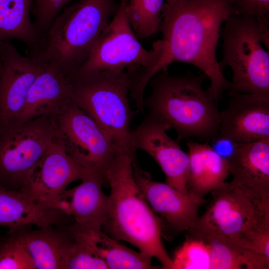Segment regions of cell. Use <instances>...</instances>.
I'll return each instance as SVG.
<instances>
[{
  "label": "cell",
  "instance_id": "cell-2",
  "mask_svg": "<svg viewBox=\"0 0 269 269\" xmlns=\"http://www.w3.org/2000/svg\"><path fill=\"white\" fill-rule=\"evenodd\" d=\"M136 152L119 151L105 172L110 188L102 230L111 237L132 245L163 269H173L172 259L162 241L161 221L151 209L134 175Z\"/></svg>",
  "mask_w": 269,
  "mask_h": 269
},
{
  "label": "cell",
  "instance_id": "cell-23",
  "mask_svg": "<svg viewBox=\"0 0 269 269\" xmlns=\"http://www.w3.org/2000/svg\"><path fill=\"white\" fill-rule=\"evenodd\" d=\"M93 253L106 264L108 269H156L152 259L139 251L128 248L101 230H82L73 228Z\"/></svg>",
  "mask_w": 269,
  "mask_h": 269
},
{
  "label": "cell",
  "instance_id": "cell-11",
  "mask_svg": "<svg viewBox=\"0 0 269 269\" xmlns=\"http://www.w3.org/2000/svg\"><path fill=\"white\" fill-rule=\"evenodd\" d=\"M45 63L36 55L21 54L0 42V128L19 123L30 88Z\"/></svg>",
  "mask_w": 269,
  "mask_h": 269
},
{
  "label": "cell",
  "instance_id": "cell-4",
  "mask_svg": "<svg viewBox=\"0 0 269 269\" xmlns=\"http://www.w3.org/2000/svg\"><path fill=\"white\" fill-rule=\"evenodd\" d=\"M115 0H77L56 17L38 49L31 53L66 76L75 74L88 58L115 13Z\"/></svg>",
  "mask_w": 269,
  "mask_h": 269
},
{
  "label": "cell",
  "instance_id": "cell-15",
  "mask_svg": "<svg viewBox=\"0 0 269 269\" xmlns=\"http://www.w3.org/2000/svg\"><path fill=\"white\" fill-rule=\"evenodd\" d=\"M87 174L67 153L56 135L21 191L49 206L69 184Z\"/></svg>",
  "mask_w": 269,
  "mask_h": 269
},
{
  "label": "cell",
  "instance_id": "cell-10",
  "mask_svg": "<svg viewBox=\"0 0 269 269\" xmlns=\"http://www.w3.org/2000/svg\"><path fill=\"white\" fill-rule=\"evenodd\" d=\"M54 121L56 137L67 153L87 173L101 176L106 185L105 172L119 151L109 136L72 101Z\"/></svg>",
  "mask_w": 269,
  "mask_h": 269
},
{
  "label": "cell",
  "instance_id": "cell-13",
  "mask_svg": "<svg viewBox=\"0 0 269 269\" xmlns=\"http://www.w3.org/2000/svg\"><path fill=\"white\" fill-rule=\"evenodd\" d=\"M134 179L146 201L155 213L176 232L192 230L199 219L198 209L203 201L189 191L178 190L166 183L151 179L149 173L133 161Z\"/></svg>",
  "mask_w": 269,
  "mask_h": 269
},
{
  "label": "cell",
  "instance_id": "cell-12",
  "mask_svg": "<svg viewBox=\"0 0 269 269\" xmlns=\"http://www.w3.org/2000/svg\"><path fill=\"white\" fill-rule=\"evenodd\" d=\"M170 128L147 116L132 130L130 143L135 151L146 152L159 165L166 177V183L182 191H188V154L166 133Z\"/></svg>",
  "mask_w": 269,
  "mask_h": 269
},
{
  "label": "cell",
  "instance_id": "cell-31",
  "mask_svg": "<svg viewBox=\"0 0 269 269\" xmlns=\"http://www.w3.org/2000/svg\"><path fill=\"white\" fill-rule=\"evenodd\" d=\"M176 0H166V2L165 3L166 4H170L174 2Z\"/></svg>",
  "mask_w": 269,
  "mask_h": 269
},
{
  "label": "cell",
  "instance_id": "cell-28",
  "mask_svg": "<svg viewBox=\"0 0 269 269\" xmlns=\"http://www.w3.org/2000/svg\"><path fill=\"white\" fill-rule=\"evenodd\" d=\"M77 0H32L31 12L34 26L40 39H44L56 17L67 5Z\"/></svg>",
  "mask_w": 269,
  "mask_h": 269
},
{
  "label": "cell",
  "instance_id": "cell-17",
  "mask_svg": "<svg viewBox=\"0 0 269 269\" xmlns=\"http://www.w3.org/2000/svg\"><path fill=\"white\" fill-rule=\"evenodd\" d=\"M77 186L65 190L50 204L72 217L75 226L88 230H102L108 195L103 190L105 183L99 175L89 173Z\"/></svg>",
  "mask_w": 269,
  "mask_h": 269
},
{
  "label": "cell",
  "instance_id": "cell-24",
  "mask_svg": "<svg viewBox=\"0 0 269 269\" xmlns=\"http://www.w3.org/2000/svg\"><path fill=\"white\" fill-rule=\"evenodd\" d=\"M32 0H0V42H23L29 52L37 50L40 39L30 17Z\"/></svg>",
  "mask_w": 269,
  "mask_h": 269
},
{
  "label": "cell",
  "instance_id": "cell-19",
  "mask_svg": "<svg viewBox=\"0 0 269 269\" xmlns=\"http://www.w3.org/2000/svg\"><path fill=\"white\" fill-rule=\"evenodd\" d=\"M72 217L38 201L21 191L5 188L0 184V225L13 231L25 225L38 228L48 225L66 226Z\"/></svg>",
  "mask_w": 269,
  "mask_h": 269
},
{
  "label": "cell",
  "instance_id": "cell-1",
  "mask_svg": "<svg viewBox=\"0 0 269 269\" xmlns=\"http://www.w3.org/2000/svg\"><path fill=\"white\" fill-rule=\"evenodd\" d=\"M235 14H238L234 0H177L164 3L159 29L163 53L147 75L146 83L173 62L189 63L209 79L208 88L218 103L230 88L231 82L220 68L216 49L221 25Z\"/></svg>",
  "mask_w": 269,
  "mask_h": 269
},
{
  "label": "cell",
  "instance_id": "cell-6",
  "mask_svg": "<svg viewBox=\"0 0 269 269\" xmlns=\"http://www.w3.org/2000/svg\"><path fill=\"white\" fill-rule=\"evenodd\" d=\"M269 20L235 14L224 22L220 36L223 57L219 62L233 76L229 97L239 93L269 95Z\"/></svg>",
  "mask_w": 269,
  "mask_h": 269
},
{
  "label": "cell",
  "instance_id": "cell-5",
  "mask_svg": "<svg viewBox=\"0 0 269 269\" xmlns=\"http://www.w3.org/2000/svg\"><path fill=\"white\" fill-rule=\"evenodd\" d=\"M67 78L72 102L95 121L118 151L135 152L130 143L134 115L129 99L131 75L126 71L106 70Z\"/></svg>",
  "mask_w": 269,
  "mask_h": 269
},
{
  "label": "cell",
  "instance_id": "cell-14",
  "mask_svg": "<svg viewBox=\"0 0 269 269\" xmlns=\"http://www.w3.org/2000/svg\"><path fill=\"white\" fill-rule=\"evenodd\" d=\"M230 98L227 107L220 112L216 138L237 143L269 138V95L239 93Z\"/></svg>",
  "mask_w": 269,
  "mask_h": 269
},
{
  "label": "cell",
  "instance_id": "cell-18",
  "mask_svg": "<svg viewBox=\"0 0 269 269\" xmlns=\"http://www.w3.org/2000/svg\"><path fill=\"white\" fill-rule=\"evenodd\" d=\"M68 225H48L33 230L28 225L11 231L15 233L28 252L35 269H67L68 256L75 243Z\"/></svg>",
  "mask_w": 269,
  "mask_h": 269
},
{
  "label": "cell",
  "instance_id": "cell-7",
  "mask_svg": "<svg viewBox=\"0 0 269 269\" xmlns=\"http://www.w3.org/2000/svg\"><path fill=\"white\" fill-rule=\"evenodd\" d=\"M163 50L161 39L154 41L150 49L140 43L120 1L88 58L74 74L106 70L127 71L135 75L132 94L134 98L141 99L147 86V76L161 58Z\"/></svg>",
  "mask_w": 269,
  "mask_h": 269
},
{
  "label": "cell",
  "instance_id": "cell-3",
  "mask_svg": "<svg viewBox=\"0 0 269 269\" xmlns=\"http://www.w3.org/2000/svg\"><path fill=\"white\" fill-rule=\"evenodd\" d=\"M207 78L204 73L174 76L161 70L148 83L150 92L143 101L147 116L173 128L177 142L191 138L212 141L218 137L220 111L208 88H203Z\"/></svg>",
  "mask_w": 269,
  "mask_h": 269
},
{
  "label": "cell",
  "instance_id": "cell-9",
  "mask_svg": "<svg viewBox=\"0 0 269 269\" xmlns=\"http://www.w3.org/2000/svg\"><path fill=\"white\" fill-rule=\"evenodd\" d=\"M56 135L54 118L50 117L0 128V184L21 191Z\"/></svg>",
  "mask_w": 269,
  "mask_h": 269
},
{
  "label": "cell",
  "instance_id": "cell-16",
  "mask_svg": "<svg viewBox=\"0 0 269 269\" xmlns=\"http://www.w3.org/2000/svg\"><path fill=\"white\" fill-rule=\"evenodd\" d=\"M227 159L231 182L259 206L269 209V138L234 142Z\"/></svg>",
  "mask_w": 269,
  "mask_h": 269
},
{
  "label": "cell",
  "instance_id": "cell-26",
  "mask_svg": "<svg viewBox=\"0 0 269 269\" xmlns=\"http://www.w3.org/2000/svg\"><path fill=\"white\" fill-rule=\"evenodd\" d=\"M175 252L173 269H211V258L207 245L191 235Z\"/></svg>",
  "mask_w": 269,
  "mask_h": 269
},
{
  "label": "cell",
  "instance_id": "cell-30",
  "mask_svg": "<svg viewBox=\"0 0 269 269\" xmlns=\"http://www.w3.org/2000/svg\"><path fill=\"white\" fill-rule=\"evenodd\" d=\"M239 15L269 20V0H234Z\"/></svg>",
  "mask_w": 269,
  "mask_h": 269
},
{
  "label": "cell",
  "instance_id": "cell-21",
  "mask_svg": "<svg viewBox=\"0 0 269 269\" xmlns=\"http://www.w3.org/2000/svg\"><path fill=\"white\" fill-rule=\"evenodd\" d=\"M189 157L188 190L203 199L225 182L229 174L226 158L218 153L207 141L188 139Z\"/></svg>",
  "mask_w": 269,
  "mask_h": 269
},
{
  "label": "cell",
  "instance_id": "cell-27",
  "mask_svg": "<svg viewBox=\"0 0 269 269\" xmlns=\"http://www.w3.org/2000/svg\"><path fill=\"white\" fill-rule=\"evenodd\" d=\"M0 269H35L31 257L14 231L0 236Z\"/></svg>",
  "mask_w": 269,
  "mask_h": 269
},
{
  "label": "cell",
  "instance_id": "cell-29",
  "mask_svg": "<svg viewBox=\"0 0 269 269\" xmlns=\"http://www.w3.org/2000/svg\"><path fill=\"white\" fill-rule=\"evenodd\" d=\"M71 231L74 236L75 243L68 256L67 269H108L105 262L93 253L87 243Z\"/></svg>",
  "mask_w": 269,
  "mask_h": 269
},
{
  "label": "cell",
  "instance_id": "cell-25",
  "mask_svg": "<svg viewBox=\"0 0 269 269\" xmlns=\"http://www.w3.org/2000/svg\"><path fill=\"white\" fill-rule=\"evenodd\" d=\"M138 39L149 38L160 29L164 0H121Z\"/></svg>",
  "mask_w": 269,
  "mask_h": 269
},
{
  "label": "cell",
  "instance_id": "cell-20",
  "mask_svg": "<svg viewBox=\"0 0 269 269\" xmlns=\"http://www.w3.org/2000/svg\"><path fill=\"white\" fill-rule=\"evenodd\" d=\"M71 102L67 77L45 63L30 88L19 123L40 117L54 118Z\"/></svg>",
  "mask_w": 269,
  "mask_h": 269
},
{
  "label": "cell",
  "instance_id": "cell-8",
  "mask_svg": "<svg viewBox=\"0 0 269 269\" xmlns=\"http://www.w3.org/2000/svg\"><path fill=\"white\" fill-rule=\"evenodd\" d=\"M210 193L211 202L193 230L216 234L269 258V209L259 206L231 182Z\"/></svg>",
  "mask_w": 269,
  "mask_h": 269
},
{
  "label": "cell",
  "instance_id": "cell-22",
  "mask_svg": "<svg viewBox=\"0 0 269 269\" xmlns=\"http://www.w3.org/2000/svg\"><path fill=\"white\" fill-rule=\"evenodd\" d=\"M188 233L208 247L211 269H269V258L224 237L199 229Z\"/></svg>",
  "mask_w": 269,
  "mask_h": 269
}]
</instances>
